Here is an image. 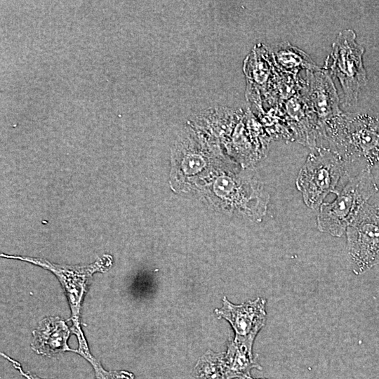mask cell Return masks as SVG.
I'll use <instances>...</instances> for the list:
<instances>
[{
	"label": "cell",
	"instance_id": "obj_1",
	"mask_svg": "<svg viewBox=\"0 0 379 379\" xmlns=\"http://www.w3.org/2000/svg\"><path fill=\"white\" fill-rule=\"evenodd\" d=\"M319 140L359 170L379 164V119L374 116L342 113L321 125Z\"/></svg>",
	"mask_w": 379,
	"mask_h": 379
},
{
	"label": "cell",
	"instance_id": "obj_2",
	"mask_svg": "<svg viewBox=\"0 0 379 379\" xmlns=\"http://www.w3.org/2000/svg\"><path fill=\"white\" fill-rule=\"evenodd\" d=\"M1 257L32 263L52 272L61 284L67 298L72 322V331L76 335L79 348L72 352L80 354L90 352L81 327L80 314L82 302L88 286L95 273H103L112 265V257L105 254L87 265H67L53 263L49 260L29 256L1 253Z\"/></svg>",
	"mask_w": 379,
	"mask_h": 379
},
{
	"label": "cell",
	"instance_id": "obj_3",
	"mask_svg": "<svg viewBox=\"0 0 379 379\" xmlns=\"http://www.w3.org/2000/svg\"><path fill=\"white\" fill-rule=\"evenodd\" d=\"M378 192L371 168H365L350 177L331 202H324L317 217L318 230L333 237L345 232L362 206Z\"/></svg>",
	"mask_w": 379,
	"mask_h": 379
},
{
	"label": "cell",
	"instance_id": "obj_4",
	"mask_svg": "<svg viewBox=\"0 0 379 379\" xmlns=\"http://www.w3.org/2000/svg\"><path fill=\"white\" fill-rule=\"evenodd\" d=\"M347 171V164L337 154L328 148L316 147L295 180L305 205L313 210L319 208L329 193L338 192L337 186Z\"/></svg>",
	"mask_w": 379,
	"mask_h": 379
},
{
	"label": "cell",
	"instance_id": "obj_5",
	"mask_svg": "<svg viewBox=\"0 0 379 379\" xmlns=\"http://www.w3.org/2000/svg\"><path fill=\"white\" fill-rule=\"evenodd\" d=\"M356 38L355 32L351 29L340 31L323 67L340 82L345 107L357 104L361 90L368 82L363 62L365 49Z\"/></svg>",
	"mask_w": 379,
	"mask_h": 379
},
{
	"label": "cell",
	"instance_id": "obj_6",
	"mask_svg": "<svg viewBox=\"0 0 379 379\" xmlns=\"http://www.w3.org/2000/svg\"><path fill=\"white\" fill-rule=\"evenodd\" d=\"M345 233L348 260L356 275L379 265V205L365 204Z\"/></svg>",
	"mask_w": 379,
	"mask_h": 379
},
{
	"label": "cell",
	"instance_id": "obj_7",
	"mask_svg": "<svg viewBox=\"0 0 379 379\" xmlns=\"http://www.w3.org/2000/svg\"><path fill=\"white\" fill-rule=\"evenodd\" d=\"M300 93L321 126L343 113L331 74L323 67L306 71Z\"/></svg>",
	"mask_w": 379,
	"mask_h": 379
},
{
	"label": "cell",
	"instance_id": "obj_8",
	"mask_svg": "<svg viewBox=\"0 0 379 379\" xmlns=\"http://www.w3.org/2000/svg\"><path fill=\"white\" fill-rule=\"evenodd\" d=\"M215 313L219 319H224L230 324L235 333L234 339L254 342L266 322V300L258 297L235 305L225 296L222 307L215 309Z\"/></svg>",
	"mask_w": 379,
	"mask_h": 379
},
{
	"label": "cell",
	"instance_id": "obj_9",
	"mask_svg": "<svg viewBox=\"0 0 379 379\" xmlns=\"http://www.w3.org/2000/svg\"><path fill=\"white\" fill-rule=\"evenodd\" d=\"M70 329L58 317L44 318L32 332V349L44 357H52L72 350L67 341Z\"/></svg>",
	"mask_w": 379,
	"mask_h": 379
},
{
	"label": "cell",
	"instance_id": "obj_10",
	"mask_svg": "<svg viewBox=\"0 0 379 379\" xmlns=\"http://www.w3.org/2000/svg\"><path fill=\"white\" fill-rule=\"evenodd\" d=\"M253 341L232 340L223 354V371L225 379L239 378L251 375V370H262L253 354Z\"/></svg>",
	"mask_w": 379,
	"mask_h": 379
},
{
	"label": "cell",
	"instance_id": "obj_11",
	"mask_svg": "<svg viewBox=\"0 0 379 379\" xmlns=\"http://www.w3.org/2000/svg\"><path fill=\"white\" fill-rule=\"evenodd\" d=\"M274 53L280 69L291 74L296 75L303 69L308 71L320 68L306 53L288 42L278 45Z\"/></svg>",
	"mask_w": 379,
	"mask_h": 379
},
{
	"label": "cell",
	"instance_id": "obj_12",
	"mask_svg": "<svg viewBox=\"0 0 379 379\" xmlns=\"http://www.w3.org/2000/svg\"><path fill=\"white\" fill-rule=\"evenodd\" d=\"M223 354L208 350L197 361L192 379H225Z\"/></svg>",
	"mask_w": 379,
	"mask_h": 379
},
{
	"label": "cell",
	"instance_id": "obj_13",
	"mask_svg": "<svg viewBox=\"0 0 379 379\" xmlns=\"http://www.w3.org/2000/svg\"><path fill=\"white\" fill-rule=\"evenodd\" d=\"M80 356L84 357L92 366L94 370L95 379H135L133 373L127 371H106L90 352L83 353Z\"/></svg>",
	"mask_w": 379,
	"mask_h": 379
},
{
	"label": "cell",
	"instance_id": "obj_14",
	"mask_svg": "<svg viewBox=\"0 0 379 379\" xmlns=\"http://www.w3.org/2000/svg\"><path fill=\"white\" fill-rule=\"evenodd\" d=\"M1 355L4 357L6 359H7L8 361H10L12 364L13 366L25 378L44 379L29 371H24L20 364L18 361L7 356L5 353L1 352Z\"/></svg>",
	"mask_w": 379,
	"mask_h": 379
},
{
	"label": "cell",
	"instance_id": "obj_15",
	"mask_svg": "<svg viewBox=\"0 0 379 379\" xmlns=\"http://www.w3.org/2000/svg\"><path fill=\"white\" fill-rule=\"evenodd\" d=\"M238 379H268V378H252L251 375H246V376H243V377H241Z\"/></svg>",
	"mask_w": 379,
	"mask_h": 379
}]
</instances>
